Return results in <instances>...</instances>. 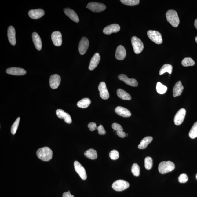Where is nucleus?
<instances>
[{"instance_id": "obj_1", "label": "nucleus", "mask_w": 197, "mask_h": 197, "mask_svg": "<svg viewBox=\"0 0 197 197\" xmlns=\"http://www.w3.org/2000/svg\"><path fill=\"white\" fill-rule=\"evenodd\" d=\"M36 154L39 159L45 161H50L53 157L52 151L48 147H44L38 149L37 151Z\"/></svg>"}, {"instance_id": "obj_2", "label": "nucleus", "mask_w": 197, "mask_h": 197, "mask_svg": "<svg viewBox=\"0 0 197 197\" xmlns=\"http://www.w3.org/2000/svg\"><path fill=\"white\" fill-rule=\"evenodd\" d=\"M166 17L168 22L173 27H176L179 25V19L176 11L173 10H168L166 13Z\"/></svg>"}, {"instance_id": "obj_3", "label": "nucleus", "mask_w": 197, "mask_h": 197, "mask_svg": "<svg viewBox=\"0 0 197 197\" xmlns=\"http://www.w3.org/2000/svg\"><path fill=\"white\" fill-rule=\"evenodd\" d=\"M175 168V165L171 161H164L159 164L158 169L159 173L165 174L172 171Z\"/></svg>"}, {"instance_id": "obj_4", "label": "nucleus", "mask_w": 197, "mask_h": 197, "mask_svg": "<svg viewBox=\"0 0 197 197\" xmlns=\"http://www.w3.org/2000/svg\"><path fill=\"white\" fill-rule=\"evenodd\" d=\"M131 41L135 53L138 54L141 53L144 48V44L141 40L138 37L134 36L131 38Z\"/></svg>"}, {"instance_id": "obj_5", "label": "nucleus", "mask_w": 197, "mask_h": 197, "mask_svg": "<svg viewBox=\"0 0 197 197\" xmlns=\"http://www.w3.org/2000/svg\"><path fill=\"white\" fill-rule=\"evenodd\" d=\"M129 184L126 181L123 180H118L114 181L112 184V188L117 191H122L128 188Z\"/></svg>"}, {"instance_id": "obj_6", "label": "nucleus", "mask_w": 197, "mask_h": 197, "mask_svg": "<svg viewBox=\"0 0 197 197\" xmlns=\"http://www.w3.org/2000/svg\"><path fill=\"white\" fill-rule=\"evenodd\" d=\"M148 37L155 44H160L162 42V35L159 31L150 30L147 32Z\"/></svg>"}, {"instance_id": "obj_7", "label": "nucleus", "mask_w": 197, "mask_h": 197, "mask_svg": "<svg viewBox=\"0 0 197 197\" xmlns=\"http://www.w3.org/2000/svg\"><path fill=\"white\" fill-rule=\"evenodd\" d=\"M86 8L89 9L93 12H100L104 11L106 7L104 4L96 2H91L88 4Z\"/></svg>"}, {"instance_id": "obj_8", "label": "nucleus", "mask_w": 197, "mask_h": 197, "mask_svg": "<svg viewBox=\"0 0 197 197\" xmlns=\"http://www.w3.org/2000/svg\"><path fill=\"white\" fill-rule=\"evenodd\" d=\"M74 166L75 170L79 175L81 178L83 180L87 179V175L85 169L78 161H75Z\"/></svg>"}, {"instance_id": "obj_9", "label": "nucleus", "mask_w": 197, "mask_h": 197, "mask_svg": "<svg viewBox=\"0 0 197 197\" xmlns=\"http://www.w3.org/2000/svg\"><path fill=\"white\" fill-rule=\"evenodd\" d=\"M89 46V42L87 38L82 37L81 39L78 46V50L81 55H84L87 52Z\"/></svg>"}, {"instance_id": "obj_10", "label": "nucleus", "mask_w": 197, "mask_h": 197, "mask_svg": "<svg viewBox=\"0 0 197 197\" xmlns=\"http://www.w3.org/2000/svg\"><path fill=\"white\" fill-rule=\"evenodd\" d=\"M186 115V110L181 108L176 113L174 119V123L176 125H179L183 122Z\"/></svg>"}, {"instance_id": "obj_11", "label": "nucleus", "mask_w": 197, "mask_h": 197, "mask_svg": "<svg viewBox=\"0 0 197 197\" xmlns=\"http://www.w3.org/2000/svg\"><path fill=\"white\" fill-rule=\"evenodd\" d=\"M60 76L57 74H53L50 76L49 79V84L50 87L53 89H57L60 84Z\"/></svg>"}, {"instance_id": "obj_12", "label": "nucleus", "mask_w": 197, "mask_h": 197, "mask_svg": "<svg viewBox=\"0 0 197 197\" xmlns=\"http://www.w3.org/2000/svg\"><path fill=\"white\" fill-rule=\"evenodd\" d=\"M98 89L100 92V96L101 98L106 100L109 97V93L107 89L106 83L104 82H101L98 86Z\"/></svg>"}, {"instance_id": "obj_13", "label": "nucleus", "mask_w": 197, "mask_h": 197, "mask_svg": "<svg viewBox=\"0 0 197 197\" xmlns=\"http://www.w3.org/2000/svg\"><path fill=\"white\" fill-rule=\"evenodd\" d=\"M118 78L120 80L122 81L127 85L136 87L138 85L137 81L134 78H129L126 75L121 74L118 76Z\"/></svg>"}, {"instance_id": "obj_14", "label": "nucleus", "mask_w": 197, "mask_h": 197, "mask_svg": "<svg viewBox=\"0 0 197 197\" xmlns=\"http://www.w3.org/2000/svg\"><path fill=\"white\" fill-rule=\"evenodd\" d=\"M56 115L58 117L62 119H64L65 123L71 124L72 122V118L68 113L65 112L63 110L57 109L56 111Z\"/></svg>"}, {"instance_id": "obj_15", "label": "nucleus", "mask_w": 197, "mask_h": 197, "mask_svg": "<svg viewBox=\"0 0 197 197\" xmlns=\"http://www.w3.org/2000/svg\"><path fill=\"white\" fill-rule=\"evenodd\" d=\"M6 73L13 75L22 76L26 74V71L25 69L20 67H12L7 69Z\"/></svg>"}, {"instance_id": "obj_16", "label": "nucleus", "mask_w": 197, "mask_h": 197, "mask_svg": "<svg viewBox=\"0 0 197 197\" xmlns=\"http://www.w3.org/2000/svg\"><path fill=\"white\" fill-rule=\"evenodd\" d=\"M51 38L54 46H60L62 44V35L59 31L53 32L52 33Z\"/></svg>"}, {"instance_id": "obj_17", "label": "nucleus", "mask_w": 197, "mask_h": 197, "mask_svg": "<svg viewBox=\"0 0 197 197\" xmlns=\"http://www.w3.org/2000/svg\"><path fill=\"white\" fill-rule=\"evenodd\" d=\"M120 30V26L117 24H111L106 26L103 30L105 34L109 35L112 33H117Z\"/></svg>"}, {"instance_id": "obj_18", "label": "nucleus", "mask_w": 197, "mask_h": 197, "mask_svg": "<svg viewBox=\"0 0 197 197\" xmlns=\"http://www.w3.org/2000/svg\"><path fill=\"white\" fill-rule=\"evenodd\" d=\"M126 52L124 47L121 45L118 46L115 54L116 59L119 60H122L126 56Z\"/></svg>"}, {"instance_id": "obj_19", "label": "nucleus", "mask_w": 197, "mask_h": 197, "mask_svg": "<svg viewBox=\"0 0 197 197\" xmlns=\"http://www.w3.org/2000/svg\"><path fill=\"white\" fill-rule=\"evenodd\" d=\"M7 36L9 42L12 46H14L16 44V31L12 26H10L7 31Z\"/></svg>"}, {"instance_id": "obj_20", "label": "nucleus", "mask_w": 197, "mask_h": 197, "mask_svg": "<svg viewBox=\"0 0 197 197\" xmlns=\"http://www.w3.org/2000/svg\"><path fill=\"white\" fill-rule=\"evenodd\" d=\"M100 60V56L99 53H96L91 58L89 66V67L90 70L93 71L94 69L99 64Z\"/></svg>"}, {"instance_id": "obj_21", "label": "nucleus", "mask_w": 197, "mask_h": 197, "mask_svg": "<svg viewBox=\"0 0 197 197\" xmlns=\"http://www.w3.org/2000/svg\"><path fill=\"white\" fill-rule=\"evenodd\" d=\"M45 12L41 9H35L30 10L29 15L30 18L33 19H38L44 16Z\"/></svg>"}, {"instance_id": "obj_22", "label": "nucleus", "mask_w": 197, "mask_h": 197, "mask_svg": "<svg viewBox=\"0 0 197 197\" xmlns=\"http://www.w3.org/2000/svg\"><path fill=\"white\" fill-rule=\"evenodd\" d=\"M66 15L75 22L78 23L79 21L78 15L74 10L69 8H65L64 10Z\"/></svg>"}, {"instance_id": "obj_23", "label": "nucleus", "mask_w": 197, "mask_h": 197, "mask_svg": "<svg viewBox=\"0 0 197 197\" xmlns=\"http://www.w3.org/2000/svg\"><path fill=\"white\" fill-rule=\"evenodd\" d=\"M115 112L119 116L123 117H130L131 115V112L127 108L121 106H118L115 108Z\"/></svg>"}, {"instance_id": "obj_24", "label": "nucleus", "mask_w": 197, "mask_h": 197, "mask_svg": "<svg viewBox=\"0 0 197 197\" xmlns=\"http://www.w3.org/2000/svg\"><path fill=\"white\" fill-rule=\"evenodd\" d=\"M184 89L183 86L181 81L176 82L173 89V97H176L181 95L183 93Z\"/></svg>"}, {"instance_id": "obj_25", "label": "nucleus", "mask_w": 197, "mask_h": 197, "mask_svg": "<svg viewBox=\"0 0 197 197\" xmlns=\"http://www.w3.org/2000/svg\"><path fill=\"white\" fill-rule=\"evenodd\" d=\"M32 39L34 44L35 45V48L38 50H40L42 49V44L40 36L38 33L34 32L33 33Z\"/></svg>"}, {"instance_id": "obj_26", "label": "nucleus", "mask_w": 197, "mask_h": 197, "mask_svg": "<svg viewBox=\"0 0 197 197\" xmlns=\"http://www.w3.org/2000/svg\"><path fill=\"white\" fill-rule=\"evenodd\" d=\"M112 128L117 131V135L120 137L123 138L126 137V133L123 131V129L121 126L119 124L114 123L112 125Z\"/></svg>"}, {"instance_id": "obj_27", "label": "nucleus", "mask_w": 197, "mask_h": 197, "mask_svg": "<svg viewBox=\"0 0 197 197\" xmlns=\"http://www.w3.org/2000/svg\"><path fill=\"white\" fill-rule=\"evenodd\" d=\"M153 138L151 136L145 137L142 139L140 143L138 146L139 149H144L147 147L148 144L151 143L152 141Z\"/></svg>"}, {"instance_id": "obj_28", "label": "nucleus", "mask_w": 197, "mask_h": 197, "mask_svg": "<svg viewBox=\"0 0 197 197\" xmlns=\"http://www.w3.org/2000/svg\"><path fill=\"white\" fill-rule=\"evenodd\" d=\"M118 96L123 100H130L131 97L129 93L121 89H118L117 90Z\"/></svg>"}, {"instance_id": "obj_29", "label": "nucleus", "mask_w": 197, "mask_h": 197, "mask_svg": "<svg viewBox=\"0 0 197 197\" xmlns=\"http://www.w3.org/2000/svg\"><path fill=\"white\" fill-rule=\"evenodd\" d=\"M84 155L88 158L93 160L96 159L97 157V151L93 149H89L86 151L84 153Z\"/></svg>"}, {"instance_id": "obj_30", "label": "nucleus", "mask_w": 197, "mask_h": 197, "mask_svg": "<svg viewBox=\"0 0 197 197\" xmlns=\"http://www.w3.org/2000/svg\"><path fill=\"white\" fill-rule=\"evenodd\" d=\"M91 103L90 99L88 98H84L79 101L77 103V106L79 108H88Z\"/></svg>"}, {"instance_id": "obj_31", "label": "nucleus", "mask_w": 197, "mask_h": 197, "mask_svg": "<svg viewBox=\"0 0 197 197\" xmlns=\"http://www.w3.org/2000/svg\"><path fill=\"white\" fill-rule=\"evenodd\" d=\"M173 67L171 65L169 64H166L162 66L159 71V74L162 75L165 73L168 72L169 74H172Z\"/></svg>"}, {"instance_id": "obj_32", "label": "nucleus", "mask_w": 197, "mask_h": 197, "mask_svg": "<svg viewBox=\"0 0 197 197\" xmlns=\"http://www.w3.org/2000/svg\"><path fill=\"white\" fill-rule=\"evenodd\" d=\"M189 136L191 139L197 137V122L194 124L189 131Z\"/></svg>"}, {"instance_id": "obj_33", "label": "nucleus", "mask_w": 197, "mask_h": 197, "mask_svg": "<svg viewBox=\"0 0 197 197\" xmlns=\"http://www.w3.org/2000/svg\"><path fill=\"white\" fill-rule=\"evenodd\" d=\"M167 88L166 86L163 85L160 82H158L156 85V90L158 93L163 94L166 93Z\"/></svg>"}, {"instance_id": "obj_34", "label": "nucleus", "mask_w": 197, "mask_h": 197, "mask_svg": "<svg viewBox=\"0 0 197 197\" xmlns=\"http://www.w3.org/2000/svg\"><path fill=\"white\" fill-rule=\"evenodd\" d=\"M182 65L184 67L192 66L195 64V62L190 57L185 58L181 62Z\"/></svg>"}, {"instance_id": "obj_35", "label": "nucleus", "mask_w": 197, "mask_h": 197, "mask_svg": "<svg viewBox=\"0 0 197 197\" xmlns=\"http://www.w3.org/2000/svg\"><path fill=\"white\" fill-rule=\"evenodd\" d=\"M120 1L124 5L128 6H134L138 5L140 2L139 0H121Z\"/></svg>"}, {"instance_id": "obj_36", "label": "nucleus", "mask_w": 197, "mask_h": 197, "mask_svg": "<svg viewBox=\"0 0 197 197\" xmlns=\"http://www.w3.org/2000/svg\"><path fill=\"white\" fill-rule=\"evenodd\" d=\"M153 159L151 157H147L144 159V166L146 169L149 170L152 168Z\"/></svg>"}, {"instance_id": "obj_37", "label": "nucleus", "mask_w": 197, "mask_h": 197, "mask_svg": "<svg viewBox=\"0 0 197 197\" xmlns=\"http://www.w3.org/2000/svg\"><path fill=\"white\" fill-rule=\"evenodd\" d=\"M20 118L18 117L11 127V132L13 135H15L16 132L18 128L19 125Z\"/></svg>"}, {"instance_id": "obj_38", "label": "nucleus", "mask_w": 197, "mask_h": 197, "mask_svg": "<svg viewBox=\"0 0 197 197\" xmlns=\"http://www.w3.org/2000/svg\"><path fill=\"white\" fill-rule=\"evenodd\" d=\"M131 172L135 176H138L140 174V168L138 164L135 163L133 165L131 168Z\"/></svg>"}, {"instance_id": "obj_39", "label": "nucleus", "mask_w": 197, "mask_h": 197, "mask_svg": "<svg viewBox=\"0 0 197 197\" xmlns=\"http://www.w3.org/2000/svg\"><path fill=\"white\" fill-rule=\"evenodd\" d=\"M109 156L110 159H112V160H117L119 158V153L117 150H112L110 152Z\"/></svg>"}, {"instance_id": "obj_40", "label": "nucleus", "mask_w": 197, "mask_h": 197, "mask_svg": "<svg viewBox=\"0 0 197 197\" xmlns=\"http://www.w3.org/2000/svg\"><path fill=\"white\" fill-rule=\"evenodd\" d=\"M180 183H184L186 182L188 180V177L186 174L185 173L181 174L178 178Z\"/></svg>"}, {"instance_id": "obj_41", "label": "nucleus", "mask_w": 197, "mask_h": 197, "mask_svg": "<svg viewBox=\"0 0 197 197\" xmlns=\"http://www.w3.org/2000/svg\"><path fill=\"white\" fill-rule=\"evenodd\" d=\"M97 129L98 131L99 134L103 135L106 134V131L102 125H99L98 127H97Z\"/></svg>"}, {"instance_id": "obj_42", "label": "nucleus", "mask_w": 197, "mask_h": 197, "mask_svg": "<svg viewBox=\"0 0 197 197\" xmlns=\"http://www.w3.org/2000/svg\"><path fill=\"white\" fill-rule=\"evenodd\" d=\"M88 127L89 130L91 131H94L96 129H97L96 124L94 122H91L89 123L88 125Z\"/></svg>"}, {"instance_id": "obj_43", "label": "nucleus", "mask_w": 197, "mask_h": 197, "mask_svg": "<svg viewBox=\"0 0 197 197\" xmlns=\"http://www.w3.org/2000/svg\"><path fill=\"white\" fill-rule=\"evenodd\" d=\"M63 197H74V196L71 194L70 191L67 192H65L63 193Z\"/></svg>"}, {"instance_id": "obj_44", "label": "nucleus", "mask_w": 197, "mask_h": 197, "mask_svg": "<svg viewBox=\"0 0 197 197\" xmlns=\"http://www.w3.org/2000/svg\"><path fill=\"white\" fill-rule=\"evenodd\" d=\"M195 27L196 29H197V19L195 21L194 23Z\"/></svg>"}, {"instance_id": "obj_45", "label": "nucleus", "mask_w": 197, "mask_h": 197, "mask_svg": "<svg viewBox=\"0 0 197 197\" xmlns=\"http://www.w3.org/2000/svg\"><path fill=\"white\" fill-rule=\"evenodd\" d=\"M195 40L196 42L197 43V36L195 38Z\"/></svg>"}, {"instance_id": "obj_46", "label": "nucleus", "mask_w": 197, "mask_h": 197, "mask_svg": "<svg viewBox=\"0 0 197 197\" xmlns=\"http://www.w3.org/2000/svg\"><path fill=\"white\" fill-rule=\"evenodd\" d=\"M128 136V134H126V136Z\"/></svg>"}, {"instance_id": "obj_47", "label": "nucleus", "mask_w": 197, "mask_h": 197, "mask_svg": "<svg viewBox=\"0 0 197 197\" xmlns=\"http://www.w3.org/2000/svg\"><path fill=\"white\" fill-rule=\"evenodd\" d=\"M196 179H197V174L196 176Z\"/></svg>"}]
</instances>
